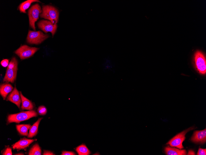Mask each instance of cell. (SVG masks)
<instances>
[{"label": "cell", "mask_w": 206, "mask_h": 155, "mask_svg": "<svg viewBox=\"0 0 206 155\" xmlns=\"http://www.w3.org/2000/svg\"><path fill=\"white\" fill-rule=\"evenodd\" d=\"M37 116V114L35 110L23 111L16 114H10L7 118V123H10L14 122L19 123L21 122L27 120L33 117Z\"/></svg>", "instance_id": "1"}, {"label": "cell", "mask_w": 206, "mask_h": 155, "mask_svg": "<svg viewBox=\"0 0 206 155\" xmlns=\"http://www.w3.org/2000/svg\"><path fill=\"white\" fill-rule=\"evenodd\" d=\"M58 10L53 6H43L42 12L40 14L41 17L49 20L53 24H56L59 17Z\"/></svg>", "instance_id": "2"}, {"label": "cell", "mask_w": 206, "mask_h": 155, "mask_svg": "<svg viewBox=\"0 0 206 155\" xmlns=\"http://www.w3.org/2000/svg\"><path fill=\"white\" fill-rule=\"evenodd\" d=\"M17 66V59L15 57L13 58L7 66L3 82L14 83L16 77Z\"/></svg>", "instance_id": "3"}, {"label": "cell", "mask_w": 206, "mask_h": 155, "mask_svg": "<svg viewBox=\"0 0 206 155\" xmlns=\"http://www.w3.org/2000/svg\"><path fill=\"white\" fill-rule=\"evenodd\" d=\"M196 67L199 72L202 75L206 73V60L204 54L200 51H197L194 55Z\"/></svg>", "instance_id": "4"}, {"label": "cell", "mask_w": 206, "mask_h": 155, "mask_svg": "<svg viewBox=\"0 0 206 155\" xmlns=\"http://www.w3.org/2000/svg\"><path fill=\"white\" fill-rule=\"evenodd\" d=\"M193 129L194 128L193 127H191L179 133L171 139L167 144H169L171 147H175L179 149H183V147L182 143L185 139L186 134Z\"/></svg>", "instance_id": "5"}, {"label": "cell", "mask_w": 206, "mask_h": 155, "mask_svg": "<svg viewBox=\"0 0 206 155\" xmlns=\"http://www.w3.org/2000/svg\"><path fill=\"white\" fill-rule=\"evenodd\" d=\"M49 36L40 31L29 30L27 38V42L30 44H38L47 39Z\"/></svg>", "instance_id": "6"}, {"label": "cell", "mask_w": 206, "mask_h": 155, "mask_svg": "<svg viewBox=\"0 0 206 155\" xmlns=\"http://www.w3.org/2000/svg\"><path fill=\"white\" fill-rule=\"evenodd\" d=\"M41 12V7L38 4L33 5L28 11L29 25L34 30H35V22L39 19V15Z\"/></svg>", "instance_id": "7"}, {"label": "cell", "mask_w": 206, "mask_h": 155, "mask_svg": "<svg viewBox=\"0 0 206 155\" xmlns=\"http://www.w3.org/2000/svg\"><path fill=\"white\" fill-rule=\"evenodd\" d=\"M39 49L32 47L27 45H23L16 50L15 53L21 59H24L30 57L33 55Z\"/></svg>", "instance_id": "8"}, {"label": "cell", "mask_w": 206, "mask_h": 155, "mask_svg": "<svg viewBox=\"0 0 206 155\" xmlns=\"http://www.w3.org/2000/svg\"><path fill=\"white\" fill-rule=\"evenodd\" d=\"M39 28L45 33L50 32L52 36L54 35L57 28L56 24H53L50 21L42 20L38 23Z\"/></svg>", "instance_id": "9"}, {"label": "cell", "mask_w": 206, "mask_h": 155, "mask_svg": "<svg viewBox=\"0 0 206 155\" xmlns=\"http://www.w3.org/2000/svg\"><path fill=\"white\" fill-rule=\"evenodd\" d=\"M206 129L205 128L203 130L195 131L191 138V141L196 143H205L206 141Z\"/></svg>", "instance_id": "10"}, {"label": "cell", "mask_w": 206, "mask_h": 155, "mask_svg": "<svg viewBox=\"0 0 206 155\" xmlns=\"http://www.w3.org/2000/svg\"><path fill=\"white\" fill-rule=\"evenodd\" d=\"M7 100L15 104L19 108L20 107L21 99L19 92L15 87L12 92L8 95Z\"/></svg>", "instance_id": "11"}, {"label": "cell", "mask_w": 206, "mask_h": 155, "mask_svg": "<svg viewBox=\"0 0 206 155\" xmlns=\"http://www.w3.org/2000/svg\"><path fill=\"white\" fill-rule=\"evenodd\" d=\"M37 139H29L26 138L21 139L12 145L14 149H23L26 148L31 143L36 140Z\"/></svg>", "instance_id": "12"}, {"label": "cell", "mask_w": 206, "mask_h": 155, "mask_svg": "<svg viewBox=\"0 0 206 155\" xmlns=\"http://www.w3.org/2000/svg\"><path fill=\"white\" fill-rule=\"evenodd\" d=\"M164 150L167 155H186L187 154V152L185 149H179L169 146L165 147Z\"/></svg>", "instance_id": "13"}, {"label": "cell", "mask_w": 206, "mask_h": 155, "mask_svg": "<svg viewBox=\"0 0 206 155\" xmlns=\"http://www.w3.org/2000/svg\"><path fill=\"white\" fill-rule=\"evenodd\" d=\"M13 87L8 83H4L0 85V94L4 100H5L8 94L13 89Z\"/></svg>", "instance_id": "14"}, {"label": "cell", "mask_w": 206, "mask_h": 155, "mask_svg": "<svg viewBox=\"0 0 206 155\" xmlns=\"http://www.w3.org/2000/svg\"><path fill=\"white\" fill-rule=\"evenodd\" d=\"M20 93L22 101L21 109L22 110H32L34 108V106L31 102L24 97L21 92H20Z\"/></svg>", "instance_id": "15"}, {"label": "cell", "mask_w": 206, "mask_h": 155, "mask_svg": "<svg viewBox=\"0 0 206 155\" xmlns=\"http://www.w3.org/2000/svg\"><path fill=\"white\" fill-rule=\"evenodd\" d=\"M42 118H39L35 123L30 127L29 128V133L27 136L28 138H31L37 134L39 124L40 121Z\"/></svg>", "instance_id": "16"}, {"label": "cell", "mask_w": 206, "mask_h": 155, "mask_svg": "<svg viewBox=\"0 0 206 155\" xmlns=\"http://www.w3.org/2000/svg\"><path fill=\"white\" fill-rule=\"evenodd\" d=\"M31 125L30 124H19L16 125V128L19 133L22 136L28 135V131Z\"/></svg>", "instance_id": "17"}, {"label": "cell", "mask_w": 206, "mask_h": 155, "mask_svg": "<svg viewBox=\"0 0 206 155\" xmlns=\"http://www.w3.org/2000/svg\"><path fill=\"white\" fill-rule=\"evenodd\" d=\"M76 151L79 155H89L91 153L90 151L84 144L77 147L76 149Z\"/></svg>", "instance_id": "18"}, {"label": "cell", "mask_w": 206, "mask_h": 155, "mask_svg": "<svg viewBox=\"0 0 206 155\" xmlns=\"http://www.w3.org/2000/svg\"><path fill=\"white\" fill-rule=\"evenodd\" d=\"M39 2V1L36 0H28L25 1L20 4L19 6V9L20 12L26 13V10L29 7L32 2Z\"/></svg>", "instance_id": "19"}, {"label": "cell", "mask_w": 206, "mask_h": 155, "mask_svg": "<svg viewBox=\"0 0 206 155\" xmlns=\"http://www.w3.org/2000/svg\"><path fill=\"white\" fill-rule=\"evenodd\" d=\"M29 155H41V150L40 147L37 144L34 145L30 149L28 153Z\"/></svg>", "instance_id": "20"}, {"label": "cell", "mask_w": 206, "mask_h": 155, "mask_svg": "<svg viewBox=\"0 0 206 155\" xmlns=\"http://www.w3.org/2000/svg\"><path fill=\"white\" fill-rule=\"evenodd\" d=\"M38 111L40 115H44L47 112V108L44 106H39L38 109Z\"/></svg>", "instance_id": "21"}, {"label": "cell", "mask_w": 206, "mask_h": 155, "mask_svg": "<svg viewBox=\"0 0 206 155\" xmlns=\"http://www.w3.org/2000/svg\"><path fill=\"white\" fill-rule=\"evenodd\" d=\"M11 149L9 147L6 148L4 151L2 155H12Z\"/></svg>", "instance_id": "22"}, {"label": "cell", "mask_w": 206, "mask_h": 155, "mask_svg": "<svg viewBox=\"0 0 206 155\" xmlns=\"http://www.w3.org/2000/svg\"><path fill=\"white\" fill-rule=\"evenodd\" d=\"M197 155H206V149H203L199 148L197 153Z\"/></svg>", "instance_id": "23"}, {"label": "cell", "mask_w": 206, "mask_h": 155, "mask_svg": "<svg viewBox=\"0 0 206 155\" xmlns=\"http://www.w3.org/2000/svg\"><path fill=\"white\" fill-rule=\"evenodd\" d=\"M8 63L9 60L7 59H3L1 62V65L4 67H6L8 66Z\"/></svg>", "instance_id": "24"}, {"label": "cell", "mask_w": 206, "mask_h": 155, "mask_svg": "<svg viewBox=\"0 0 206 155\" xmlns=\"http://www.w3.org/2000/svg\"><path fill=\"white\" fill-rule=\"evenodd\" d=\"M61 155H75L76 153L72 151H63L62 152Z\"/></svg>", "instance_id": "25"}, {"label": "cell", "mask_w": 206, "mask_h": 155, "mask_svg": "<svg viewBox=\"0 0 206 155\" xmlns=\"http://www.w3.org/2000/svg\"><path fill=\"white\" fill-rule=\"evenodd\" d=\"M43 155H55L52 152L50 151H49L44 150L43 153Z\"/></svg>", "instance_id": "26"}, {"label": "cell", "mask_w": 206, "mask_h": 155, "mask_svg": "<svg viewBox=\"0 0 206 155\" xmlns=\"http://www.w3.org/2000/svg\"><path fill=\"white\" fill-rule=\"evenodd\" d=\"M187 155H195V153L192 150H189Z\"/></svg>", "instance_id": "27"}, {"label": "cell", "mask_w": 206, "mask_h": 155, "mask_svg": "<svg viewBox=\"0 0 206 155\" xmlns=\"http://www.w3.org/2000/svg\"><path fill=\"white\" fill-rule=\"evenodd\" d=\"M15 155H24V154L23 153H18L15 154Z\"/></svg>", "instance_id": "28"}]
</instances>
